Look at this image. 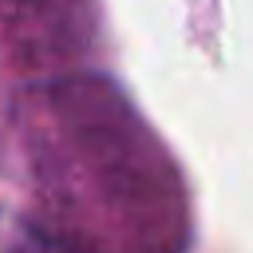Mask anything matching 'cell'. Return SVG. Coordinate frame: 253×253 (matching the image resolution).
Listing matches in <instances>:
<instances>
[{
    "mask_svg": "<svg viewBox=\"0 0 253 253\" xmlns=\"http://www.w3.org/2000/svg\"><path fill=\"white\" fill-rule=\"evenodd\" d=\"M0 253H59V249H55L47 237H40V233L16 225V233L0 237Z\"/></svg>",
    "mask_w": 253,
    "mask_h": 253,
    "instance_id": "cell-1",
    "label": "cell"
}]
</instances>
